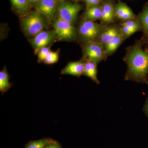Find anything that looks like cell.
I'll list each match as a JSON object with an SVG mask.
<instances>
[{
    "instance_id": "603a6c76",
    "label": "cell",
    "mask_w": 148,
    "mask_h": 148,
    "mask_svg": "<svg viewBox=\"0 0 148 148\" xmlns=\"http://www.w3.org/2000/svg\"><path fill=\"white\" fill-rule=\"evenodd\" d=\"M120 29L121 34L125 39L128 38V37L130 36L135 33L132 29H129L128 27H125V26H121Z\"/></svg>"
},
{
    "instance_id": "d4e9b609",
    "label": "cell",
    "mask_w": 148,
    "mask_h": 148,
    "mask_svg": "<svg viewBox=\"0 0 148 148\" xmlns=\"http://www.w3.org/2000/svg\"><path fill=\"white\" fill-rule=\"evenodd\" d=\"M143 111L146 116L148 117V97L143 108Z\"/></svg>"
},
{
    "instance_id": "d6986e66",
    "label": "cell",
    "mask_w": 148,
    "mask_h": 148,
    "mask_svg": "<svg viewBox=\"0 0 148 148\" xmlns=\"http://www.w3.org/2000/svg\"><path fill=\"white\" fill-rule=\"evenodd\" d=\"M53 140L50 138H43L39 140L30 141L26 145L25 148H44Z\"/></svg>"
},
{
    "instance_id": "7a4b0ae2",
    "label": "cell",
    "mask_w": 148,
    "mask_h": 148,
    "mask_svg": "<svg viewBox=\"0 0 148 148\" xmlns=\"http://www.w3.org/2000/svg\"><path fill=\"white\" fill-rule=\"evenodd\" d=\"M94 21L84 20L81 22L77 34L80 41L85 45L90 42H96L107 27Z\"/></svg>"
},
{
    "instance_id": "30bf717a",
    "label": "cell",
    "mask_w": 148,
    "mask_h": 148,
    "mask_svg": "<svg viewBox=\"0 0 148 148\" xmlns=\"http://www.w3.org/2000/svg\"><path fill=\"white\" fill-rule=\"evenodd\" d=\"M12 8L16 15L23 18L31 12L32 6L28 0H10Z\"/></svg>"
},
{
    "instance_id": "ac0fdd59",
    "label": "cell",
    "mask_w": 148,
    "mask_h": 148,
    "mask_svg": "<svg viewBox=\"0 0 148 148\" xmlns=\"http://www.w3.org/2000/svg\"><path fill=\"white\" fill-rule=\"evenodd\" d=\"M138 19L140 22L144 34L148 36V3L145 6L138 15Z\"/></svg>"
},
{
    "instance_id": "484cf974",
    "label": "cell",
    "mask_w": 148,
    "mask_h": 148,
    "mask_svg": "<svg viewBox=\"0 0 148 148\" xmlns=\"http://www.w3.org/2000/svg\"><path fill=\"white\" fill-rule=\"evenodd\" d=\"M101 1H102V0H92L91 4H90V7L92 6L98 5L100 4Z\"/></svg>"
},
{
    "instance_id": "ba28073f",
    "label": "cell",
    "mask_w": 148,
    "mask_h": 148,
    "mask_svg": "<svg viewBox=\"0 0 148 148\" xmlns=\"http://www.w3.org/2000/svg\"><path fill=\"white\" fill-rule=\"evenodd\" d=\"M58 3L54 0H41L35 7L36 10L51 21L56 12Z\"/></svg>"
},
{
    "instance_id": "7c38bea8",
    "label": "cell",
    "mask_w": 148,
    "mask_h": 148,
    "mask_svg": "<svg viewBox=\"0 0 148 148\" xmlns=\"http://www.w3.org/2000/svg\"><path fill=\"white\" fill-rule=\"evenodd\" d=\"M85 61H80L69 62L62 70V75H71L79 77L83 75L84 71Z\"/></svg>"
},
{
    "instance_id": "8992f818",
    "label": "cell",
    "mask_w": 148,
    "mask_h": 148,
    "mask_svg": "<svg viewBox=\"0 0 148 148\" xmlns=\"http://www.w3.org/2000/svg\"><path fill=\"white\" fill-rule=\"evenodd\" d=\"M83 53L86 59L96 64L100 63L106 57L104 46L98 42H90L84 45Z\"/></svg>"
},
{
    "instance_id": "2e32d148",
    "label": "cell",
    "mask_w": 148,
    "mask_h": 148,
    "mask_svg": "<svg viewBox=\"0 0 148 148\" xmlns=\"http://www.w3.org/2000/svg\"><path fill=\"white\" fill-rule=\"evenodd\" d=\"M124 39H125L124 37L121 33L114 39L108 43L105 46L106 56L110 55L112 53H113L121 44Z\"/></svg>"
},
{
    "instance_id": "6da1fadb",
    "label": "cell",
    "mask_w": 148,
    "mask_h": 148,
    "mask_svg": "<svg viewBox=\"0 0 148 148\" xmlns=\"http://www.w3.org/2000/svg\"><path fill=\"white\" fill-rule=\"evenodd\" d=\"M123 60L127 69L125 79L148 83V51L143 48L141 41L127 48Z\"/></svg>"
},
{
    "instance_id": "4316f807",
    "label": "cell",
    "mask_w": 148,
    "mask_h": 148,
    "mask_svg": "<svg viewBox=\"0 0 148 148\" xmlns=\"http://www.w3.org/2000/svg\"><path fill=\"white\" fill-rule=\"evenodd\" d=\"M85 4L86 8L89 7L90 6V4H91L92 0H85Z\"/></svg>"
},
{
    "instance_id": "9c48e42d",
    "label": "cell",
    "mask_w": 148,
    "mask_h": 148,
    "mask_svg": "<svg viewBox=\"0 0 148 148\" xmlns=\"http://www.w3.org/2000/svg\"><path fill=\"white\" fill-rule=\"evenodd\" d=\"M102 15L100 20L101 24L106 25L113 23L116 17L114 6L109 0H106L101 5Z\"/></svg>"
},
{
    "instance_id": "e0dca14e",
    "label": "cell",
    "mask_w": 148,
    "mask_h": 148,
    "mask_svg": "<svg viewBox=\"0 0 148 148\" xmlns=\"http://www.w3.org/2000/svg\"><path fill=\"white\" fill-rule=\"evenodd\" d=\"M10 77L7 71L5 66L0 72V91L1 93H5L12 86V84L9 82Z\"/></svg>"
},
{
    "instance_id": "44dd1931",
    "label": "cell",
    "mask_w": 148,
    "mask_h": 148,
    "mask_svg": "<svg viewBox=\"0 0 148 148\" xmlns=\"http://www.w3.org/2000/svg\"><path fill=\"white\" fill-rule=\"evenodd\" d=\"M59 49L56 51H51L43 62L44 64H53L56 63L58 61L59 58Z\"/></svg>"
},
{
    "instance_id": "7402d4cb",
    "label": "cell",
    "mask_w": 148,
    "mask_h": 148,
    "mask_svg": "<svg viewBox=\"0 0 148 148\" xmlns=\"http://www.w3.org/2000/svg\"><path fill=\"white\" fill-rule=\"evenodd\" d=\"M38 51V62L40 63L43 62L51 51L50 50V46L42 48Z\"/></svg>"
},
{
    "instance_id": "5bb4252c",
    "label": "cell",
    "mask_w": 148,
    "mask_h": 148,
    "mask_svg": "<svg viewBox=\"0 0 148 148\" xmlns=\"http://www.w3.org/2000/svg\"><path fill=\"white\" fill-rule=\"evenodd\" d=\"M102 15V7L100 4L92 6L86 8L84 13V18L86 21H94L101 19Z\"/></svg>"
},
{
    "instance_id": "83f0119b",
    "label": "cell",
    "mask_w": 148,
    "mask_h": 148,
    "mask_svg": "<svg viewBox=\"0 0 148 148\" xmlns=\"http://www.w3.org/2000/svg\"><path fill=\"white\" fill-rule=\"evenodd\" d=\"M41 0H33V2H32V3L33 7L36 6L37 4Z\"/></svg>"
},
{
    "instance_id": "9a60e30c",
    "label": "cell",
    "mask_w": 148,
    "mask_h": 148,
    "mask_svg": "<svg viewBox=\"0 0 148 148\" xmlns=\"http://www.w3.org/2000/svg\"><path fill=\"white\" fill-rule=\"evenodd\" d=\"M86 59L85 61L84 71L83 75L86 76L90 78L94 82L99 84L100 82L97 78V65L93 61Z\"/></svg>"
},
{
    "instance_id": "f1b7e54d",
    "label": "cell",
    "mask_w": 148,
    "mask_h": 148,
    "mask_svg": "<svg viewBox=\"0 0 148 148\" xmlns=\"http://www.w3.org/2000/svg\"><path fill=\"white\" fill-rule=\"evenodd\" d=\"M71 1L73 2H78L79 1H85V0H71Z\"/></svg>"
},
{
    "instance_id": "4fadbf2b",
    "label": "cell",
    "mask_w": 148,
    "mask_h": 148,
    "mask_svg": "<svg viewBox=\"0 0 148 148\" xmlns=\"http://www.w3.org/2000/svg\"><path fill=\"white\" fill-rule=\"evenodd\" d=\"M121 33V29L117 26L107 27L104 30L100 38L96 42L101 44L103 46L114 39Z\"/></svg>"
},
{
    "instance_id": "277c9868",
    "label": "cell",
    "mask_w": 148,
    "mask_h": 148,
    "mask_svg": "<svg viewBox=\"0 0 148 148\" xmlns=\"http://www.w3.org/2000/svg\"><path fill=\"white\" fill-rule=\"evenodd\" d=\"M82 6L77 3L66 1L58 3L56 12L58 18L68 21L74 25L79 12L82 10Z\"/></svg>"
},
{
    "instance_id": "4dcf8cb0",
    "label": "cell",
    "mask_w": 148,
    "mask_h": 148,
    "mask_svg": "<svg viewBox=\"0 0 148 148\" xmlns=\"http://www.w3.org/2000/svg\"><path fill=\"white\" fill-rule=\"evenodd\" d=\"M28 1L29 2V3H30V4H31V5H32V2H33V0H28Z\"/></svg>"
},
{
    "instance_id": "cb8c5ba5",
    "label": "cell",
    "mask_w": 148,
    "mask_h": 148,
    "mask_svg": "<svg viewBox=\"0 0 148 148\" xmlns=\"http://www.w3.org/2000/svg\"><path fill=\"white\" fill-rule=\"evenodd\" d=\"M44 148H62V147L58 142L53 140L47 144Z\"/></svg>"
},
{
    "instance_id": "ffe728a7",
    "label": "cell",
    "mask_w": 148,
    "mask_h": 148,
    "mask_svg": "<svg viewBox=\"0 0 148 148\" xmlns=\"http://www.w3.org/2000/svg\"><path fill=\"white\" fill-rule=\"evenodd\" d=\"M121 26L128 27L135 32L140 31L142 29L140 22L137 19H130L124 21L121 24Z\"/></svg>"
},
{
    "instance_id": "3957f363",
    "label": "cell",
    "mask_w": 148,
    "mask_h": 148,
    "mask_svg": "<svg viewBox=\"0 0 148 148\" xmlns=\"http://www.w3.org/2000/svg\"><path fill=\"white\" fill-rule=\"evenodd\" d=\"M45 18H46L45 16L36 10L21 18V27L25 35L34 38L40 32L43 31L46 27Z\"/></svg>"
},
{
    "instance_id": "52a82bcc",
    "label": "cell",
    "mask_w": 148,
    "mask_h": 148,
    "mask_svg": "<svg viewBox=\"0 0 148 148\" xmlns=\"http://www.w3.org/2000/svg\"><path fill=\"white\" fill-rule=\"evenodd\" d=\"M57 39L56 34L54 30L42 31L29 40L32 47L36 50L42 48L50 46Z\"/></svg>"
},
{
    "instance_id": "5b68a950",
    "label": "cell",
    "mask_w": 148,
    "mask_h": 148,
    "mask_svg": "<svg viewBox=\"0 0 148 148\" xmlns=\"http://www.w3.org/2000/svg\"><path fill=\"white\" fill-rule=\"evenodd\" d=\"M53 28L58 40L71 42L75 39L76 29L70 22L58 18L54 22Z\"/></svg>"
},
{
    "instance_id": "f546056e",
    "label": "cell",
    "mask_w": 148,
    "mask_h": 148,
    "mask_svg": "<svg viewBox=\"0 0 148 148\" xmlns=\"http://www.w3.org/2000/svg\"><path fill=\"white\" fill-rule=\"evenodd\" d=\"M56 1L57 2V3L63 1H65V0H54Z\"/></svg>"
},
{
    "instance_id": "8fae6325",
    "label": "cell",
    "mask_w": 148,
    "mask_h": 148,
    "mask_svg": "<svg viewBox=\"0 0 148 148\" xmlns=\"http://www.w3.org/2000/svg\"><path fill=\"white\" fill-rule=\"evenodd\" d=\"M116 17L123 21L136 19V16L129 7L125 3L119 1L114 5Z\"/></svg>"
}]
</instances>
